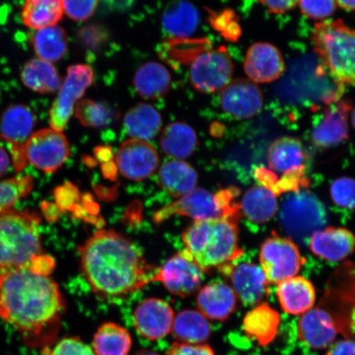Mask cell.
Here are the masks:
<instances>
[{
	"label": "cell",
	"instance_id": "obj_9",
	"mask_svg": "<svg viewBox=\"0 0 355 355\" xmlns=\"http://www.w3.org/2000/svg\"><path fill=\"white\" fill-rule=\"evenodd\" d=\"M94 73L85 64L69 67L57 97L50 110V124L53 130L63 132L73 113L75 106L92 86Z\"/></svg>",
	"mask_w": 355,
	"mask_h": 355
},
{
	"label": "cell",
	"instance_id": "obj_8",
	"mask_svg": "<svg viewBox=\"0 0 355 355\" xmlns=\"http://www.w3.org/2000/svg\"><path fill=\"white\" fill-rule=\"evenodd\" d=\"M37 122L33 110L25 105H13L0 116V145H6L12 165L16 172L24 170L28 164L25 145L32 136Z\"/></svg>",
	"mask_w": 355,
	"mask_h": 355
},
{
	"label": "cell",
	"instance_id": "obj_24",
	"mask_svg": "<svg viewBox=\"0 0 355 355\" xmlns=\"http://www.w3.org/2000/svg\"><path fill=\"white\" fill-rule=\"evenodd\" d=\"M277 297L286 313L303 315L313 309L316 292L313 284L303 277H294L278 284Z\"/></svg>",
	"mask_w": 355,
	"mask_h": 355
},
{
	"label": "cell",
	"instance_id": "obj_19",
	"mask_svg": "<svg viewBox=\"0 0 355 355\" xmlns=\"http://www.w3.org/2000/svg\"><path fill=\"white\" fill-rule=\"evenodd\" d=\"M300 339L313 349H324L334 343L338 327L327 310L316 308L302 315L298 323Z\"/></svg>",
	"mask_w": 355,
	"mask_h": 355
},
{
	"label": "cell",
	"instance_id": "obj_23",
	"mask_svg": "<svg viewBox=\"0 0 355 355\" xmlns=\"http://www.w3.org/2000/svg\"><path fill=\"white\" fill-rule=\"evenodd\" d=\"M311 251L329 261H339L353 254L355 236L343 228H327L314 233L309 239Z\"/></svg>",
	"mask_w": 355,
	"mask_h": 355
},
{
	"label": "cell",
	"instance_id": "obj_30",
	"mask_svg": "<svg viewBox=\"0 0 355 355\" xmlns=\"http://www.w3.org/2000/svg\"><path fill=\"white\" fill-rule=\"evenodd\" d=\"M162 125L161 114L153 106L141 103L128 111L124 130L133 139L150 140L158 135Z\"/></svg>",
	"mask_w": 355,
	"mask_h": 355
},
{
	"label": "cell",
	"instance_id": "obj_34",
	"mask_svg": "<svg viewBox=\"0 0 355 355\" xmlns=\"http://www.w3.org/2000/svg\"><path fill=\"white\" fill-rule=\"evenodd\" d=\"M244 216L256 224L272 220L277 211V199L273 191L265 186H255L248 190L241 202Z\"/></svg>",
	"mask_w": 355,
	"mask_h": 355
},
{
	"label": "cell",
	"instance_id": "obj_25",
	"mask_svg": "<svg viewBox=\"0 0 355 355\" xmlns=\"http://www.w3.org/2000/svg\"><path fill=\"white\" fill-rule=\"evenodd\" d=\"M281 323L277 311L261 304L248 312L243 321V331L261 346H268L276 337Z\"/></svg>",
	"mask_w": 355,
	"mask_h": 355
},
{
	"label": "cell",
	"instance_id": "obj_18",
	"mask_svg": "<svg viewBox=\"0 0 355 355\" xmlns=\"http://www.w3.org/2000/svg\"><path fill=\"white\" fill-rule=\"evenodd\" d=\"M243 69L251 81L268 83L281 77L286 66L277 47L268 42H257L248 48Z\"/></svg>",
	"mask_w": 355,
	"mask_h": 355
},
{
	"label": "cell",
	"instance_id": "obj_28",
	"mask_svg": "<svg viewBox=\"0 0 355 355\" xmlns=\"http://www.w3.org/2000/svg\"><path fill=\"white\" fill-rule=\"evenodd\" d=\"M159 184L174 198H181L196 187L198 174L189 163L171 159L159 171Z\"/></svg>",
	"mask_w": 355,
	"mask_h": 355
},
{
	"label": "cell",
	"instance_id": "obj_6",
	"mask_svg": "<svg viewBox=\"0 0 355 355\" xmlns=\"http://www.w3.org/2000/svg\"><path fill=\"white\" fill-rule=\"evenodd\" d=\"M236 189L229 188L211 193L203 189H194L176 202L162 208L154 215V221L159 224L172 216H188L195 221L211 219H238L241 206L235 203Z\"/></svg>",
	"mask_w": 355,
	"mask_h": 355
},
{
	"label": "cell",
	"instance_id": "obj_14",
	"mask_svg": "<svg viewBox=\"0 0 355 355\" xmlns=\"http://www.w3.org/2000/svg\"><path fill=\"white\" fill-rule=\"evenodd\" d=\"M263 92L250 79H234L222 89L220 93L222 109L235 119L256 116L263 110Z\"/></svg>",
	"mask_w": 355,
	"mask_h": 355
},
{
	"label": "cell",
	"instance_id": "obj_7",
	"mask_svg": "<svg viewBox=\"0 0 355 355\" xmlns=\"http://www.w3.org/2000/svg\"><path fill=\"white\" fill-rule=\"evenodd\" d=\"M279 221L293 241L307 243L314 233L325 227L327 213L316 195L309 191L297 190L284 200Z\"/></svg>",
	"mask_w": 355,
	"mask_h": 355
},
{
	"label": "cell",
	"instance_id": "obj_3",
	"mask_svg": "<svg viewBox=\"0 0 355 355\" xmlns=\"http://www.w3.org/2000/svg\"><path fill=\"white\" fill-rule=\"evenodd\" d=\"M238 219L195 221L184 230L183 251L203 272L232 263L243 254L239 247Z\"/></svg>",
	"mask_w": 355,
	"mask_h": 355
},
{
	"label": "cell",
	"instance_id": "obj_40",
	"mask_svg": "<svg viewBox=\"0 0 355 355\" xmlns=\"http://www.w3.org/2000/svg\"><path fill=\"white\" fill-rule=\"evenodd\" d=\"M331 196L336 205L347 209H355V180L352 178H339L331 185Z\"/></svg>",
	"mask_w": 355,
	"mask_h": 355
},
{
	"label": "cell",
	"instance_id": "obj_10",
	"mask_svg": "<svg viewBox=\"0 0 355 355\" xmlns=\"http://www.w3.org/2000/svg\"><path fill=\"white\" fill-rule=\"evenodd\" d=\"M234 64L227 49L221 46L199 55L192 62L189 79L192 86L202 93L222 90L232 79Z\"/></svg>",
	"mask_w": 355,
	"mask_h": 355
},
{
	"label": "cell",
	"instance_id": "obj_49",
	"mask_svg": "<svg viewBox=\"0 0 355 355\" xmlns=\"http://www.w3.org/2000/svg\"><path fill=\"white\" fill-rule=\"evenodd\" d=\"M12 164L11 157L8 150L0 145V178L6 175Z\"/></svg>",
	"mask_w": 355,
	"mask_h": 355
},
{
	"label": "cell",
	"instance_id": "obj_22",
	"mask_svg": "<svg viewBox=\"0 0 355 355\" xmlns=\"http://www.w3.org/2000/svg\"><path fill=\"white\" fill-rule=\"evenodd\" d=\"M197 305L207 318L224 322L236 310L237 295L227 284L214 281L198 291Z\"/></svg>",
	"mask_w": 355,
	"mask_h": 355
},
{
	"label": "cell",
	"instance_id": "obj_42",
	"mask_svg": "<svg viewBox=\"0 0 355 355\" xmlns=\"http://www.w3.org/2000/svg\"><path fill=\"white\" fill-rule=\"evenodd\" d=\"M299 6L309 19L324 20L334 13L337 4L336 0H300Z\"/></svg>",
	"mask_w": 355,
	"mask_h": 355
},
{
	"label": "cell",
	"instance_id": "obj_27",
	"mask_svg": "<svg viewBox=\"0 0 355 355\" xmlns=\"http://www.w3.org/2000/svg\"><path fill=\"white\" fill-rule=\"evenodd\" d=\"M199 22L198 10L187 0H175L168 3L162 17L165 32L178 38L188 37L193 34Z\"/></svg>",
	"mask_w": 355,
	"mask_h": 355
},
{
	"label": "cell",
	"instance_id": "obj_38",
	"mask_svg": "<svg viewBox=\"0 0 355 355\" xmlns=\"http://www.w3.org/2000/svg\"><path fill=\"white\" fill-rule=\"evenodd\" d=\"M33 188V177L28 175L0 181V213L12 209L15 204L28 196Z\"/></svg>",
	"mask_w": 355,
	"mask_h": 355
},
{
	"label": "cell",
	"instance_id": "obj_48",
	"mask_svg": "<svg viewBox=\"0 0 355 355\" xmlns=\"http://www.w3.org/2000/svg\"><path fill=\"white\" fill-rule=\"evenodd\" d=\"M103 2L111 10L124 12L130 10L136 0H103Z\"/></svg>",
	"mask_w": 355,
	"mask_h": 355
},
{
	"label": "cell",
	"instance_id": "obj_15",
	"mask_svg": "<svg viewBox=\"0 0 355 355\" xmlns=\"http://www.w3.org/2000/svg\"><path fill=\"white\" fill-rule=\"evenodd\" d=\"M116 161L121 174L135 181L148 179L159 164V155L153 146L146 141L133 139L123 141Z\"/></svg>",
	"mask_w": 355,
	"mask_h": 355
},
{
	"label": "cell",
	"instance_id": "obj_1",
	"mask_svg": "<svg viewBox=\"0 0 355 355\" xmlns=\"http://www.w3.org/2000/svg\"><path fill=\"white\" fill-rule=\"evenodd\" d=\"M65 300L49 276L20 268L0 272V318L31 346L43 345L57 330Z\"/></svg>",
	"mask_w": 355,
	"mask_h": 355
},
{
	"label": "cell",
	"instance_id": "obj_26",
	"mask_svg": "<svg viewBox=\"0 0 355 355\" xmlns=\"http://www.w3.org/2000/svg\"><path fill=\"white\" fill-rule=\"evenodd\" d=\"M132 83L139 96L145 99L157 100L170 92L172 79L166 67L157 62H148L137 70Z\"/></svg>",
	"mask_w": 355,
	"mask_h": 355
},
{
	"label": "cell",
	"instance_id": "obj_41",
	"mask_svg": "<svg viewBox=\"0 0 355 355\" xmlns=\"http://www.w3.org/2000/svg\"><path fill=\"white\" fill-rule=\"evenodd\" d=\"M43 355H96L92 348L77 337H68L53 347L44 348Z\"/></svg>",
	"mask_w": 355,
	"mask_h": 355
},
{
	"label": "cell",
	"instance_id": "obj_29",
	"mask_svg": "<svg viewBox=\"0 0 355 355\" xmlns=\"http://www.w3.org/2000/svg\"><path fill=\"white\" fill-rule=\"evenodd\" d=\"M171 331L177 343L201 345L210 338L211 327L201 312L186 309L175 316Z\"/></svg>",
	"mask_w": 355,
	"mask_h": 355
},
{
	"label": "cell",
	"instance_id": "obj_43",
	"mask_svg": "<svg viewBox=\"0 0 355 355\" xmlns=\"http://www.w3.org/2000/svg\"><path fill=\"white\" fill-rule=\"evenodd\" d=\"M100 0H62L64 12L70 19L86 21L94 15Z\"/></svg>",
	"mask_w": 355,
	"mask_h": 355
},
{
	"label": "cell",
	"instance_id": "obj_17",
	"mask_svg": "<svg viewBox=\"0 0 355 355\" xmlns=\"http://www.w3.org/2000/svg\"><path fill=\"white\" fill-rule=\"evenodd\" d=\"M175 313L171 305L159 299L150 298L137 306L133 313L136 331L144 338L158 340L171 331Z\"/></svg>",
	"mask_w": 355,
	"mask_h": 355
},
{
	"label": "cell",
	"instance_id": "obj_37",
	"mask_svg": "<svg viewBox=\"0 0 355 355\" xmlns=\"http://www.w3.org/2000/svg\"><path fill=\"white\" fill-rule=\"evenodd\" d=\"M75 116L82 125L89 128H103L117 119L116 111L102 102L84 99L75 106Z\"/></svg>",
	"mask_w": 355,
	"mask_h": 355
},
{
	"label": "cell",
	"instance_id": "obj_52",
	"mask_svg": "<svg viewBox=\"0 0 355 355\" xmlns=\"http://www.w3.org/2000/svg\"><path fill=\"white\" fill-rule=\"evenodd\" d=\"M133 355H159V354L157 353H155L154 352H150V350L143 349V350H140V352H137L136 354H135Z\"/></svg>",
	"mask_w": 355,
	"mask_h": 355
},
{
	"label": "cell",
	"instance_id": "obj_50",
	"mask_svg": "<svg viewBox=\"0 0 355 355\" xmlns=\"http://www.w3.org/2000/svg\"><path fill=\"white\" fill-rule=\"evenodd\" d=\"M97 157L101 161L107 162L111 157V149L107 146H102V148H97L96 150Z\"/></svg>",
	"mask_w": 355,
	"mask_h": 355
},
{
	"label": "cell",
	"instance_id": "obj_21",
	"mask_svg": "<svg viewBox=\"0 0 355 355\" xmlns=\"http://www.w3.org/2000/svg\"><path fill=\"white\" fill-rule=\"evenodd\" d=\"M352 104L343 100L330 106L312 132L313 144L319 148H331L349 137L348 117Z\"/></svg>",
	"mask_w": 355,
	"mask_h": 355
},
{
	"label": "cell",
	"instance_id": "obj_51",
	"mask_svg": "<svg viewBox=\"0 0 355 355\" xmlns=\"http://www.w3.org/2000/svg\"><path fill=\"white\" fill-rule=\"evenodd\" d=\"M336 3L345 10L355 12V0H336Z\"/></svg>",
	"mask_w": 355,
	"mask_h": 355
},
{
	"label": "cell",
	"instance_id": "obj_12",
	"mask_svg": "<svg viewBox=\"0 0 355 355\" xmlns=\"http://www.w3.org/2000/svg\"><path fill=\"white\" fill-rule=\"evenodd\" d=\"M260 263L268 283L279 284L295 277L304 259L291 239L274 236L261 246Z\"/></svg>",
	"mask_w": 355,
	"mask_h": 355
},
{
	"label": "cell",
	"instance_id": "obj_32",
	"mask_svg": "<svg viewBox=\"0 0 355 355\" xmlns=\"http://www.w3.org/2000/svg\"><path fill=\"white\" fill-rule=\"evenodd\" d=\"M196 132L189 124L175 122L163 130L159 144L163 152L176 159L190 157L198 146Z\"/></svg>",
	"mask_w": 355,
	"mask_h": 355
},
{
	"label": "cell",
	"instance_id": "obj_47",
	"mask_svg": "<svg viewBox=\"0 0 355 355\" xmlns=\"http://www.w3.org/2000/svg\"><path fill=\"white\" fill-rule=\"evenodd\" d=\"M327 355H355V341L343 340L332 344Z\"/></svg>",
	"mask_w": 355,
	"mask_h": 355
},
{
	"label": "cell",
	"instance_id": "obj_13",
	"mask_svg": "<svg viewBox=\"0 0 355 355\" xmlns=\"http://www.w3.org/2000/svg\"><path fill=\"white\" fill-rule=\"evenodd\" d=\"M202 274L201 268L181 252L158 269L155 282H161L171 294L185 298L198 290Z\"/></svg>",
	"mask_w": 355,
	"mask_h": 355
},
{
	"label": "cell",
	"instance_id": "obj_46",
	"mask_svg": "<svg viewBox=\"0 0 355 355\" xmlns=\"http://www.w3.org/2000/svg\"><path fill=\"white\" fill-rule=\"evenodd\" d=\"M272 15H283L299 4L300 0H259Z\"/></svg>",
	"mask_w": 355,
	"mask_h": 355
},
{
	"label": "cell",
	"instance_id": "obj_45",
	"mask_svg": "<svg viewBox=\"0 0 355 355\" xmlns=\"http://www.w3.org/2000/svg\"><path fill=\"white\" fill-rule=\"evenodd\" d=\"M58 206L62 209H71L78 199V191L72 184H66L57 191Z\"/></svg>",
	"mask_w": 355,
	"mask_h": 355
},
{
	"label": "cell",
	"instance_id": "obj_33",
	"mask_svg": "<svg viewBox=\"0 0 355 355\" xmlns=\"http://www.w3.org/2000/svg\"><path fill=\"white\" fill-rule=\"evenodd\" d=\"M64 13L62 0H25L21 17L26 26L37 31L57 26Z\"/></svg>",
	"mask_w": 355,
	"mask_h": 355
},
{
	"label": "cell",
	"instance_id": "obj_5",
	"mask_svg": "<svg viewBox=\"0 0 355 355\" xmlns=\"http://www.w3.org/2000/svg\"><path fill=\"white\" fill-rule=\"evenodd\" d=\"M311 42L331 76L343 85L355 87V29L341 19L322 21L315 25Z\"/></svg>",
	"mask_w": 355,
	"mask_h": 355
},
{
	"label": "cell",
	"instance_id": "obj_2",
	"mask_svg": "<svg viewBox=\"0 0 355 355\" xmlns=\"http://www.w3.org/2000/svg\"><path fill=\"white\" fill-rule=\"evenodd\" d=\"M81 268L101 298H126L155 282L158 269L148 264L130 239L114 230H99L79 247Z\"/></svg>",
	"mask_w": 355,
	"mask_h": 355
},
{
	"label": "cell",
	"instance_id": "obj_39",
	"mask_svg": "<svg viewBox=\"0 0 355 355\" xmlns=\"http://www.w3.org/2000/svg\"><path fill=\"white\" fill-rule=\"evenodd\" d=\"M210 24L216 32L230 42H234L241 34V26L236 15L232 10H226L220 12L210 11Z\"/></svg>",
	"mask_w": 355,
	"mask_h": 355
},
{
	"label": "cell",
	"instance_id": "obj_53",
	"mask_svg": "<svg viewBox=\"0 0 355 355\" xmlns=\"http://www.w3.org/2000/svg\"><path fill=\"white\" fill-rule=\"evenodd\" d=\"M352 121L353 127L354 128V130H355V106L352 111Z\"/></svg>",
	"mask_w": 355,
	"mask_h": 355
},
{
	"label": "cell",
	"instance_id": "obj_36",
	"mask_svg": "<svg viewBox=\"0 0 355 355\" xmlns=\"http://www.w3.org/2000/svg\"><path fill=\"white\" fill-rule=\"evenodd\" d=\"M32 41L37 58L52 64L63 59L68 51V37L60 26H53L35 31Z\"/></svg>",
	"mask_w": 355,
	"mask_h": 355
},
{
	"label": "cell",
	"instance_id": "obj_44",
	"mask_svg": "<svg viewBox=\"0 0 355 355\" xmlns=\"http://www.w3.org/2000/svg\"><path fill=\"white\" fill-rule=\"evenodd\" d=\"M166 355H216L210 345L175 343Z\"/></svg>",
	"mask_w": 355,
	"mask_h": 355
},
{
	"label": "cell",
	"instance_id": "obj_4",
	"mask_svg": "<svg viewBox=\"0 0 355 355\" xmlns=\"http://www.w3.org/2000/svg\"><path fill=\"white\" fill-rule=\"evenodd\" d=\"M42 254L41 218L37 213L12 209L0 213V272L29 268Z\"/></svg>",
	"mask_w": 355,
	"mask_h": 355
},
{
	"label": "cell",
	"instance_id": "obj_35",
	"mask_svg": "<svg viewBox=\"0 0 355 355\" xmlns=\"http://www.w3.org/2000/svg\"><path fill=\"white\" fill-rule=\"evenodd\" d=\"M132 340L125 328L114 322L101 325L93 337L92 349L96 355H128Z\"/></svg>",
	"mask_w": 355,
	"mask_h": 355
},
{
	"label": "cell",
	"instance_id": "obj_20",
	"mask_svg": "<svg viewBox=\"0 0 355 355\" xmlns=\"http://www.w3.org/2000/svg\"><path fill=\"white\" fill-rule=\"evenodd\" d=\"M306 154L303 144L291 137H279L270 145L268 165L272 171L283 174L291 182L303 175Z\"/></svg>",
	"mask_w": 355,
	"mask_h": 355
},
{
	"label": "cell",
	"instance_id": "obj_16",
	"mask_svg": "<svg viewBox=\"0 0 355 355\" xmlns=\"http://www.w3.org/2000/svg\"><path fill=\"white\" fill-rule=\"evenodd\" d=\"M232 281V288L245 305L259 304L268 294V279L263 269L254 263L226 264L220 268Z\"/></svg>",
	"mask_w": 355,
	"mask_h": 355
},
{
	"label": "cell",
	"instance_id": "obj_11",
	"mask_svg": "<svg viewBox=\"0 0 355 355\" xmlns=\"http://www.w3.org/2000/svg\"><path fill=\"white\" fill-rule=\"evenodd\" d=\"M26 162L37 170L52 174L69 157L70 146L63 132L53 128L34 132L25 145Z\"/></svg>",
	"mask_w": 355,
	"mask_h": 355
},
{
	"label": "cell",
	"instance_id": "obj_31",
	"mask_svg": "<svg viewBox=\"0 0 355 355\" xmlns=\"http://www.w3.org/2000/svg\"><path fill=\"white\" fill-rule=\"evenodd\" d=\"M21 80L26 87L41 94L56 92L62 84L55 67L39 58L26 62L21 69Z\"/></svg>",
	"mask_w": 355,
	"mask_h": 355
}]
</instances>
